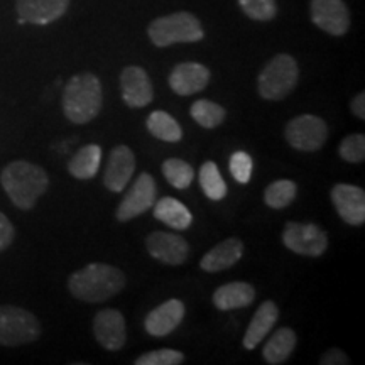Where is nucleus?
<instances>
[{
  "label": "nucleus",
  "mask_w": 365,
  "mask_h": 365,
  "mask_svg": "<svg viewBox=\"0 0 365 365\" xmlns=\"http://www.w3.org/2000/svg\"><path fill=\"white\" fill-rule=\"evenodd\" d=\"M100 163H102V148L97 144H88L70 159L68 173L76 180H91L97 176Z\"/></svg>",
  "instance_id": "obj_23"
},
{
  "label": "nucleus",
  "mask_w": 365,
  "mask_h": 365,
  "mask_svg": "<svg viewBox=\"0 0 365 365\" xmlns=\"http://www.w3.org/2000/svg\"><path fill=\"white\" fill-rule=\"evenodd\" d=\"M0 185L14 207L33 210L49 188V176L43 168L29 161H12L0 173Z\"/></svg>",
  "instance_id": "obj_2"
},
{
  "label": "nucleus",
  "mask_w": 365,
  "mask_h": 365,
  "mask_svg": "<svg viewBox=\"0 0 365 365\" xmlns=\"http://www.w3.org/2000/svg\"><path fill=\"white\" fill-rule=\"evenodd\" d=\"M95 339L108 352H117L124 349L127 341L125 318L118 309H102L95 314L93 319Z\"/></svg>",
  "instance_id": "obj_11"
},
{
  "label": "nucleus",
  "mask_w": 365,
  "mask_h": 365,
  "mask_svg": "<svg viewBox=\"0 0 365 365\" xmlns=\"http://www.w3.org/2000/svg\"><path fill=\"white\" fill-rule=\"evenodd\" d=\"M299 80V66L291 54L274 56L257 78V91L264 100L277 102L286 98L296 88Z\"/></svg>",
  "instance_id": "obj_5"
},
{
  "label": "nucleus",
  "mask_w": 365,
  "mask_h": 365,
  "mask_svg": "<svg viewBox=\"0 0 365 365\" xmlns=\"http://www.w3.org/2000/svg\"><path fill=\"white\" fill-rule=\"evenodd\" d=\"M213 304L220 312H232V309L247 308L255 299V289L249 282H228L218 287L213 293Z\"/></svg>",
  "instance_id": "obj_21"
},
{
  "label": "nucleus",
  "mask_w": 365,
  "mask_h": 365,
  "mask_svg": "<svg viewBox=\"0 0 365 365\" xmlns=\"http://www.w3.org/2000/svg\"><path fill=\"white\" fill-rule=\"evenodd\" d=\"M120 91L130 108H143L154 100V88L148 71L140 66H125L120 73Z\"/></svg>",
  "instance_id": "obj_12"
},
{
  "label": "nucleus",
  "mask_w": 365,
  "mask_h": 365,
  "mask_svg": "<svg viewBox=\"0 0 365 365\" xmlns=\"http://www.w3.org/2000/svg\"><path fill=\"white\" fill-rule=\"evenodd\" d=\"M294 346L296 333L291 328H279L272 333L271 339L264 345L262 357L269 365H281L291 357V354L294 352Z\"/></svg>",
  "instance_id": "obj_24"
},
{
  "label": "nucleus",
  "mask_w": 365,
  "mask_h": 365,
  "mask_svg": "<svg viewBox=\"0 0 365 365\" xmlns=\"http://www.w3.org/2000/svg\"><path fill=\"white\" fill-rule=\"evenodd\" d=\"M102 81L90 71L71 76L63 88L61 107L68 120L76 125L88 124L102 112Z\"/></svg>",
  "instance_id": "obj_3"
},
{
  "label": "nucleus",
  "mask_w": 365,
  "mask_h": 365,
  "mask_svg": "<svg viewBox=\"0 0 365 365\" xmlns=\"http://www.w3.org/2000/svg\"><path fill=\"white\" fill-rule=\"evenodd\" d=\"M185 362V355L173 349H161L148 352L135 359V365H180Z\"/></svg>",
  "instance_id": "obj_32"
},
{
  "label": "nucleus",
  "mask_w": 365,
  "mask_h": 365,
  "mask_svg": "<svg viewBox=\"0 0 365 365\" xmlns=\"http://www.w3.org/2000/svg\"><path fill=\"white\" fill-rule=\"evenodd\" d=\"M350 110L355 117H359L360 120H364L365 118V93L364 91H360L357 97H354L352 103H350Z\"/></svg>",
  "instance_id": "obj_36"
},
{
  "label": "nucleus",
  "mask_w": 365,
  "mask_h": 365,
  "mask_svg": "<svg viewBox=\"0 0 365 365\" xmlns=\"http://www.w3.org/2000/svg\"><path fill=\"white\" fill-rule=\"evenodd\" d=\"M210 80H212V73L207 66L202 65V63L186 61L173 68L168 83H170V88L176 95L190 97V95H195L207 88Z\"/></svg>",
  "instance_id": "obj_16"
},
{
  "label": "nucleus",
  "mask_w": 365,
  "mask_h": 365,
  "mask_svg": "<svg viewBox=\"0 0 365 365\" xmlns=\"http://www.w3.org/2000/svg\"><path fill=\"white\" fill-rule=\"evenodd\" d=\"M153 207L154 218L170 228H175V230H186L193 223V215H191L190 210L181 202H178L176 198H171V196L161 198Z\"/></svg>",
  "instance_id": "obj_22"
},
{
  "label": "nucleus",
  "mask_w": 365,
  "mask_h": 365,
  "mask_svg": "<svg viewBox=\"0 0 365 365\" xmlns=\"http://www.w3.org/2000/svg\"><path fill=\"white\" fill-rule=\"evenodd\" d=\"M331 202L341 220L360 227L365 222V191L359 186L339 182L331 188Z\"/></svg>",
  "instance_id": "obj_15"
},
{
  "label": "nucleus",
  "mask_w": 365,
  "mask_h": 365,
  "mask_svg": "<svg viewBox=\"0 0 365 365\" xmlns=\"http://www.w3.org/2000/svg\"><path fill=\"white\" fill-rule=\"evenodd\" d=\"M71 0H16L19 24L48 26L65 16Z\"/></svg>",
  "instance_id": "obj_13"
},
{
  "label": "nucleus",
  "mask_w": 365,
  "mask_h": 365,
  "mask_svg": "<svg viewBox=\"0 0 365 365\" xmlns=\"http://www.w3.org/2000/svg\"><path fill=\"white\" fill-rule=\"evenodd\" d=\"M134 171L135 156L132 149L127 145H117L115 149H112L103 173L105 188L110 190L112 193H122L134 176Z\"/></svg>",
  "instance_id": "obj_17"
},
{
  "label": "nucleus",
  "mask_w": 365,
  "mask_h": 365,
  "mask_svg": "<svg viewBox=\"0 0 365 365\" xmlns=\"http://www.w3.org/2000/svg\"><path fill=\"white\" fill-rule=\"evenodd\" d=\"M340 158L346 163H364L365 159V135L364 134H352L345 137L340 144Z\"/></svg>",
  "instance_id": "obj_31"
},
{
  "label": "nucleus",
  "mask_w": 365,
  "mask_h": 365,
  "mask_svg": "<svg viewBox=\"0 0 365 365\" xmlns=\"http://www.w3.org/2000/svg\"><path fill=\"white\" fill-rule=\"evenodd\" d=\"M41 336V323L33 313L14 304H0V345L33 344Z\"/></svg>",
  "instance_id": "obj_6"
},
{
  "label": "nucleus",
  "mask_w": 365,
  "mask_h": 365,
  "mask_svg": "<svg viewBox=\"0 0 365 365\" xmlns=\"http://www.w3.org/2000/svg\"><path fill=\"white\" fill-rule=\"evenodd\" d=\"M279 319V309L274 301H264L261 307L257 308V312L254 313L252 322L245 331L244 336V346L247 350H254L255 346L261 345V341L269 335V331L272 330L274 325Z\"/></svg>",
  "instance_id": "obj_20"
},
{
  "label": "nucleus",
  "mask_w": 365,
  "mask_h": 365,
  "mask_svg": "<svg viewBox=\"0 0 365 365\" xmlns=\"http://www.w3.org/2000/svg\"><path fill=\"white\" fill-rule=\"evenodd\" d=\"M145 247L154 259L168 266H180L188 259L190 245L182 237L168 232H153L145 237Z\"/></svg>",
  "instance_id": "obj_14"
},
{
  "label": "nucleus",
  "mask_w": 365,
  "mask_h": 365,
  "mask_svg": "<svg viewBox=\"0 0 365 365\" xmlns=\"http://www.w3.org/2000/svg\"><path fill=\"white\" fill-rule=\"evenodd\" d=\"M163 175L176 190H186L195 180V170L182 159L171 158L163 163Z\"/></svg>",
  "instance_id": "obj_29"
},
{
  "label": "nucleus",
  "mask_w": 365,
  "mask_h": 365,
  "mask_svg": "<svg viewBox=\"0 0 365 365\" xmlns=\"http://www.w3.org/2000/svg\"><path fill=\"white\" fill-rule=\"evenodd\" d=\"M156 193L158 186L154 178L149 173L139 175V178L132 182V186L124 198H122L120 205H118L115 213L117 220L124 223L143 215V213L153 208V205L156 203Z\"/></svg>",
  "instance_id": "obj_9"
},
{
  "label": "nucleus",
  "mask_w": 365,
  "mask_h": 365,
  "mask_svg": "<svg viewBox=\"0 0 365 365\" xmlns=\"http://www.w3.org/2000/svg\"><path fill=\"white\" fill-rule=\"evenodd\" d=\"M328 134L327 122L312 113L294 117L286 125V140L291 148L303 150V153H314L325 145Z\"/></svg>",
  "instance_id": "obj_7"
},
{
  "label": "nucleus",
  "mask_w": 365,
  "mask_h": 365,
  "mask_svg": "<svg viewBox=\"0 0 365 365\" xmlns=\"http://www.w3.org/2000/svg\"><path fill=\"white\" fill-rule=\"evenodd\" d=\"M14 239H16V228L6 213L0 212V254L11 247Z\"/></svg>",
  "instance_id": "obj_34"
},
{
  "label": "nucleus",
  "mask_w": 365,
  "mask_h": 365,
  "mask_svg": "<svg viewBox=\"0 0 365 365\" xmlns=\"http://www.w3.org/2000/svg\"><path fill=\"white\" fill-rule=\"evenodd\" d=\"M309 16L313 24L330 36H345L350 29V11L344 0H312Z\"/></svg>",
  "instance_id": "obj_10"
},
{
  "label": "nucleus",
  "mask_w": 365,
  "mask_h": 365,
  "mask_svg": "<svg viewBox=\"0 0 365 365\" xmlns=\"http://www.w3.org/2000/svg\"><path fill=\"white\" fill-rule=\"evenodd\" d=\"M244 254V244L237 237H230V239L220 242L212 250H208L200 261V267L205 272H220L225 269H230L235 266L242 259Z\"/></svg>",
  "instance_id": "obj_19"
},
{
  "label": "nucleus",
  "mask_w": 365,
  "mask_h": 365,
  "mask_svg": "<svg viewBox=\"0 0 365 365\" xmlns=\"http://www.w3.org/2000/svg\"><path fill=\"white\" fill-rule=\"evenodd\" d=\"M125 287V276L110 264L91 262L73 272L68 279L71 296L85 303H102L113 298Z\"/></svg>",
  "instance_id": "obj_1"
},
{
  "label": "nucleus",
  "mask_w": 365,
  "mask_h": 365,
  "mask_svg": "<svg viewBox=\"0 0 365 365\" xmlns=\"http://www.w3.org/2000/svg\"><path fill=\"white\" fill-rule=\"evenodd\" d=\"M200 186L203 193L213 202H220L227 195V185L220 175V170L213 161H207L200 168Z\"/></svg>",
  "instance_id": "obj_27"
},
{
  "label": "nucleus",
  "mask_w": 365,
  "mask_h": 365,
  "mask_svg": "<svg viewBox=\"0 0 365 365\" xmlns=\"http://www.w3.org/2000/svg\"><path fill=\"white\" fill-rule=\"evenodd\" d=\"M148 130L156 139L164 140V143H180L182 139V129L178 124V120L168 112L156 110L148 117Z\"/></svg>",
  "instance_id": "obj_25"
},
{
  "label": "nucleus",
  "mask_w": 365,
  "mask_h": 365,
  "mask_svg": "<svg viewBox=\"0 0 365 365\" xmlns=\"http://www.w3.org/2000/svg\"><path fill=\"white\" fill-rule=\"evenodd\" d=\"M242 12L257 22L272 21L277 16L276 0H239Z\"/></svg>",
  "instance_id": "obj_30"
},
{
  "label": "nucleus",
  "mask_w": 365,
  "mask_h": 365,
  "mask_svg": "<svg viewBox=\"0 0 365 365\" xmlns=\"http://www.w3.org/2000/svg\"><path fill=\"white\" fill-rule=\"evenodd\" d=\"M148 36L154 46L168 48L180 43H198L205 38V31L198 17L181 11L154 19L148 26Z\"/></svg>",
  "instance_id": "obj_4"
},
{
  "label": "nucleus",
  "mask_w": 365,
  "mask_h": 365,
  "mask_svg": "<svg viewBox=\"0 0 365 365\" xmlns=\"http://www.w3.org/2000/svg\"><path fill=\"white\" fill-rule=\"evenodd\" d=\"M185 304L180 299H168L153 309L144 319V328L153 336H166L181 325L185 318Z\"/></svg>",
  "instance_id": "obj_18"
},
{
  "label": "nucleus",
  "mask_w": 365,
  "mask_h": 365,
  "mask_svg": "<svg viewBox=\"0 0 365 365\" xmlns=\"http://www.w3.org/2000/svg\"><path fill=\"white\" fill-rule=\"evenodd\" d=\"M350 360L346 357L345 352H341L340 349H330L327 350L325 354L319 359V364L322 365H346Z\"/></svg>",
  "instance_id": "obj_35"
},
{
  "label": "nucleus",
  "mask_w": 365,
  "mask_h": 365,
  "mask_svg": "<svg viewBox=\"0 0 365 365\" xmlns=\"http://www.w3.org/2000/svg\"><path fill=\"white\" fill-rule=\"evenodd\" d=\"M296 193H298V186L294 181L277 180L271 182L264 191V202L269 208L282 210L294 202Z\"/></svg>",
  "instance_id": "obj_28"
},
{
  "label": "nucleus",
  "mask_w": 365,
  "mask_h": 365,
  "mask_svg": "<svg viewBox=\"0 0 365 365\" xmlns=\"http://www.w3.org/2000/svg\"><path fill=\"white\" fill-rule=\"evenodd\" d=\"M282 244L294 254L322 257L328 249V235L314 223L289 222L282 232Z\"/></svg>",
  "instance_id": "obj_8"
},
{
  "label": "nucleus",
  "mask_w": 365,
  "mask_h": 365,
  "mask_svg": "<svg viewBox=\"0 0 365 365\" xmlns=\"http://www.w3.org/2000/svg\"><path fill=\"white\" fill-rule=\"evenodd\" d=\"M190 112L193 120L203 129H217L218 125L223 124L227 117L225 108L215 102H210V100H196L191 105Z\"/></svg>",
  "instance_id": "obj_26"
},
{
  "label": "nucleus",
  "mask_w": 365,
  "mask_h": 365,
  "mask_svg": "<svg viewBox=\"0 0 365 365\" xmlns=\"http://www.w3.org/2000/svg\"><path fill=\"white\" fill-rule=\"evenodd\" d=\"M252 158L244 150H237L230 158V173L240 185H247L252 178Z\"/></svg>",
  "instance_id": "obj_33"
}]
</instances>
